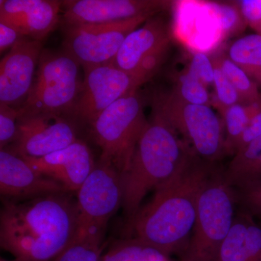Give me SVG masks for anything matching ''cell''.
I'll list each match as a JSON object with an SVG mask.
<instances>
[{
	"instance_id": "1",
	"label": "cell",
	"mask_w": 261,
	"mask_h": 261,
	"mask_svg": "<svg viewBox=\"0 0 261 261\" xmlns=\"http://www.w3.org/2000/svg\"><path fill=\"white\" fill-rule=\"evenodd\" d=\"M3 201L0 245L14 260L51 261L74 240L78 208L65 192Z\"/></svg>"
},
{
	"instance_id": "9",
	"label": "cell",
	"mask_w": 261,
	"mask_h": 261,
	"mask_svg": "<svg viewBox=\"0 0 261 261\" xmlns=\"http://www.w3.org/2000/svg\"><path fill=\"white\" fill-rule=\"evenodd\" d=\"M151 17L143 15L116 23L65 27L63 50L83 68L111 63L127 36Z\"/></svg>"
},
{
	"instance_id": "21",
	"label": "cell",
	"mask_w": 261,
	"mask_h": 261,
	"mask_svg": "<svg viewBox=\"0 0 261 261\" xmlns=\"http://www.w3.org/2000/svg\"><path fill=\"white\" fill-rule=\"evenodd\" d=\"M261 108V101L251 105H233L221 111L226 155L233 156L235 147L252 116Z\"/></svg>"
},
{
	"instance_id": "26",
	"label": "cell",
	"mask_w": 261,
	"mask_h": 261,
	"mask_svg": "<svg viewBox=\"0 0 261 261\" xmlns=\"http://www.w3.org/2000/svg\"><path fill=\"white\" fill-rule=\"evenodd\" d=\"M102 246L73 240L51 261H101Z\"/></svg>"
},
{
	"instance_id": "24",
	"label": "cell",
	"mask_w": 261,
	"mask_h": 261,
	"mask_svg": "<svg viewBox=\"0 0 261 261\" xmlns=\"http://www.w3.org/2000/svg\"><path fill=\"white\" fill-rule=\"evenodd\" d=\"M173 92L190 104L211 106L212 98L207 86L187 71L181 75Z\"/></svg>"
},
{
	"instance_id": "8",
	"label": "cell",
	"mask_w": 261,
	"mask_h": 261,
	"mask_svg": "<svg viewBox=\"0 0 261 261\" xmlns=\"http://www.w3.org/2000/svg\"><path fill=\"white\" fill-rule=\"evenodd\" d=\"M122 202L121 174L112 166L96 163L77 191L78 226L74 240L102 246L108 222L122 207Z\"/></svg>"
},
{
	"instance_id": "15",
	"label": "cell",
	"mask_w": 261,
	"mask_h": 261,
	"mask_svg": "<svg viewBox=\"0 0 261 261\" xmlns=\"http://www.w3.org/2000/svg\"><path fill=\"white\" fill-rule=\"evenodd\" d=\"M67 192L64 187L36 171L8 148L0 150V193L3 200L23 201Z\"/></svg>"
},
{
	"instance_id": "28",
	"label": "cell",
	"mask_w": 261,
	"mask_h": 261,
	"mask_svg": "<svg viewBox=\"0 0 261 261\" xmlns=\"http://www.w3.org/2000/svg\"><path fill=\"white\" fill-rule=\"evenodd\" d=\"M238 203L242 208L261 221V180L245 188L237 190Z\"/></svg>"
},
{
	"instance_id": "31",
	"label": "cell",
	"mask_w": 261,
	"mask_h": 261,
	"mask_svg": "<svg viewBox=\"0 0 261 261\" xmlns=\"http://www.w3.org/2000/svg\"><path fill=\"white\" fill-rule=\"evenodd\" d=\"M237 4L247 25L261 35V0H242Z\"/></svg>"
},
{
	"instance_id": "12",
	"label": "cell",
	"mask_w": 261,
	"mask_h": 261,
	"mask_svg": "<svg viewBox=\"0 0 261 261\" xmlns=\"http://www.w3.org/2000/svg\"><path fill=\"white\" fill-rule=\"evenodd\" d=\"M77 140L76 123L61 115H34L18 118L16 140L7 148L23 159L44 157Z\"/></svg>"
},
{
	"instance_id": "32",
	"label": "cell",
	"mask_w": 261,
	"mask_h": 261,
	"mask_svg": "<svg viewBox=\"0 0 261 261\" xmlns=\"http://www.w3.org/2000/svg\"><path fill=\"white\" fill-rule=\"evenodd\" d=\"M260 137H261V108L252 116L246 128L240 137L235 147L234 154Z\"/></svg>"
},
{
	"instance_id": "10",
	"label": "cell",
	"mask_w": 261,
	"mask_h": 261,
	"mask_svg": "<svg viewBox=\"0 0 261 261\" xmlns=\"http://www.w3.org/2000/svg\"><path fill=\"white\" fill-rule=\"evenodd\" d=\"M84 70V80L68 118L89 126L118 99L145 84L111 63Z\"/></svg>"
},
{
	"instance_id": "3",
	"label": "cell",
	"mask_w": 261,
	"mask_h": 261,
	"mask_svg": "<svg viewBox=\"0 0 261 261\" xmlns=\"http://www.w3.org/2000/svg\"><path fill=\"white\" fill-rule=\"evenodd\" d=\"M195 155L190 145L154 110L121 175L123 212L132 219L146 195L178 174Z\"/></svg>"
},
{
	"instance_id": "25",
	"label": "cell",
	"mask_w": 261,
	"mask_h": 261,
	"mask_svg": "<svg viewBox=\"0 0 261 261\" xmlns=\"http://www.w3.org/2000/svg\"><path fill=\"white\" fill-rule=\"evenodd\" d=\"M215 73L214 85L215 97L211 105L219 109V112L233 105L241 103L238 91L227 77L224 74L219 67L214 63Z\"/></svg>"
},
{
	"instance_id": "11",
	"label": "cell",
	"mask_w": 261,
	"mask_h": 261,
	"mask_svg": "<svg viewBox=\"0 0 261 261\" xmlns=\"http://www.w3.org/2000/svg\"><path fill=\"white\" fill-rule=\"evenodd\" d=\"M170 41L166 20L154 15L127 36L111 64L147 82L166 61Z\"/></svg>"
},
{
	"instance_id": "7",
	"label": "cell",
	"mask_w": 261,
	"mask_h": 261,
	"mask_svg": "<svg viewBox=\"0 0 261 261\" xmlns=\"http://www.w3.org/2000/svg\"><path fill=\"white\" fill-rule=\"evenodd\" d=\"M153 110L202 161L216 164L226 156L222 119L211 106L185 102L172 91L156 95Z\"/></svg>"
},
{
	"instance_id": "14",
	"label": "cell",
	"mask_w": 261,
	"mask_h": 261,
	"mask_svg": "<svg viewBox=\"0 0 261 261\" xmlns=\"http://www.w3.org/2000/svg\"><path fill=\"white\" fill-rule=\"evenodd\" d=\"M42 51V41L25 37L1 60L0 102L15 108L23 104L32 90Z\"/></svg>"
},
{
	"instance_id": "23",
	"label": "cell",
	"mask_w": 261,
	"mask_h": 261,
	"mask_svg": "<svg viewBox=\"0 0 261 261\" xmlns=\"http://www.w3.org/2000/svg\"><path fill=\"white\" fill-rule=\"evenodd\" d=\"M213 61L238 91L241 104L251 105L261 101V92L258 86L227 56H218Z\"/></svg>"
},
{
	"instance_id": "17",
	"label": "cell",
	"mask_w": 261,
	"mask_h": 261,
	"mask_svg": "<svg viewBox=\"0 0 261 261\" xmlns=\"http://www.w3.org/2000/svg\"><path fill=\"white\" fill-rule=\"evenodd\" d=\"M61 6L62 1L56 0H1L0 21L43 42L59 23Z\"/></svg>"
},
{
	"instance_id": "29",
	"label": "cell",
	"mask_w": 261,
	"mask_h": 261,
	"mask_svg": "<svg viewBox=\"0 0 261 261\" xmlns=\"http://www.w3.org/2000/svg\"><path fill=\"white\" fill-rule=\"evenodd\" d=\"M187 71L198 79L207 87L214 84V61L205 53H196L194 54Z\"/></svg>"
},
{
	"instance_id": "34",
	"label": "cell",
	"mask_w": 261,
	"mask_h": 261,
	"mask_svg": "<svg viewBox=\"0 0 261 261\" xmlns=\"http://www.w3.org/2000/svg\"><path fill=\"white\" fill-rule=\"evenodd\" d=\"M0 261H16L15 260H5V259L4 258H1V260H0Z\"/></svg>"
},
{
	"instance_id": "18",
	"label": "cell",
	"mask_w": 261,
	"mask_h": 261,
	"mask_svg": "<svg viewBox=\"0 0 261 261\" xmlns=\"http://www.w3.org/2000/svg\"><path fill=\"white\" fill-rule=\"evenodd\" d=\"M236 213L216 261H261L260 225L243 208Z\"/></svg>"
},
{
	"instance_id": "6",
	"label": "cell",
	"mask_w": 261,
	"mask_h": 261,
	"mask_svg": "<svg viewBox=\"0 0 261 261\" xmlns=\"http://www.w3.org/2000/svg\"><path fill=\"white\" fill-rule=\"evenodd\" d=\"M80 66L64 50L43 49L32 90L18 108V118L46 113L68 118L82 87Z\"/></svg>"
},
{
	"instance_id": "2",
	"label": "cell",
	"mask_w": 261,
	"mask_h": 261,
	"mask_svg": "<svg viewBox=\"0 0 261 261\" xmlns=\"http://www.w3.org/2000/svg\"><path fill=\"white\" fill-rule=\"evenodd\" d=\"M216 164L197 155L171 179L154 190L148 203L130 219L135 238L170 257L181 255L191 237L199 195Z\"/></svg>"
},
{
	"instance_id": "33",
	"label": "cell",
	"mask_w": 261,
	"mask_h": 261,
	"mask_svg": "<svg viewBox=\"0 0 261 261\" xmlns=\"http://www.w3.org/2000/svg\"><path fill=\"white\" fill-rule=\"evenodd\" d=\"M25 36L18 29L4 21H0V51L11 49Z\"/></svg>"
},
{
	"instance_id": "4",
	"label": "cell",
	"mask_w": 261,
	"mask_h": 261,
	"mask_svg": "<svg viewBox=\"0 0 261 261\" xmlns=\"http://www.w3.org/2000/svg\"><path fill=\"white\" fill-rule=\"evenodd\" d=\"M238 201V190L216 167L200 192L195 225L181 261L216 260L232 226Z\"/></svg>"
},
{
	"instance_id": "19",
	"label": "cell",
	"mask_w": 261,
	"mask_h": 261,
	"mask_svg": "<svg viewBox=\"0 0 261 261\" xmlns=\"http://www.w3.org/2000/svg\"><path fill=\"white\" fill-rule=\"evenodd\" d=\"M228 185L237 190L261 180V137L238 151L224 171Z\"/></svg>"
},
{
	"instance_id": "22",
	"label": "cell",
	"mask_w": 261,
	"mask_h": 261,
	"mask_svg": "<svg viewBox=\"0 0 261 261\" xmlns=\"http://www.w3.org/2000/svg\"><path fill=\"white\" fill-rule=\"evenodd\" d=\"M170 257L136 238L116 242L101 261H170Z\"/></svg>"
},
{
	"instance_id": "16",
	"label": "cell",
	"mask_w": 261,
	"mask_h": 261,
	"mask_svg": "<svg viewBox=\"0 0 261 261\" xmlns=\"http://www.w3.org/2000/svg\"><path fill=\"white\" fill-rule=\"evenodd\" d=\"M38 173L61 184L67 192H76L95 166L90 149L81 140L38 159H23Z\"/></svg>"
},
{
	"instance_id": "13",
	"label": "cell",
	"mask_w": 261,
	"mask_h": 261,
	"mask_svg": "<svg viewBox=\"0 0 261 261\" xmlns=\"http://www.w3.org/2000/svg\"><path fill=\"white\" fill-rule=\"evenodd\" d=\"M169 2L160 0H67L62 1L64 27L116 23L137 17L153 16Z\"/></svg>"
},
{
	"instance_id": "30",
	"label": "cell",
	"mask_w": 261,
	"mask_h": 261,
	"mask_svg": "<svg viewBox=\"0 0 261 261\" xmlns=\"http://www.w3.org/2000/svg\"><path fill=\"white\" fill-rule=\"evenodd\" d=\"M211 7L215 14L217 15L221 29L225 33L231 32V29H234L237 25L241 28L243 23L246 24L239 9L238 5V8L226 4H212Z\"/></svg>"
},
{
	"instance_id": "27",
	"label": "cell",
	"mask_w": 261,
	"mask_h": 261,
	"mask_svg": "<svg viewBox=\"0 0 261 261\" xmlns=\"http://www.w3.org/2000/svg\"><path fill=\"white\" fill-rule=\"evenodd\" d=\"M18 132V110L0 102V148L13 145Z\"/></svg>"
},
{
	"instance_id": "20",
	"label": "cell",
	"mask_w": 261,
	"mask_h": 261,
	"mask_svg": "<svg viewBox=\"0 0 261 261\" xmlns=\"http://www.w3.org/2000/svg\"><path fill=\"white\" fill-rule=\"evenodd\" d=\"M227 56L261 88V35L253 33L239 38L228 48Z\"/></svg>"
},
{
	"instance_id": "5",
	"label": "cell",
	"mask_w": 261,
	"mask_h": 261,
	"mask_svg": "<svg viewBox=\"0 0 261 261\" xmlns=\"http://www.w3.org/2000/svg\"><path fill=\"white\" fill-rule=\"evenodd\" d=\"M145 107V97L136 89L113 103L89 126L101 149L99 162L112 166L121 175L128 169L148 121Z\"/></svg>"
}]
</instances>
